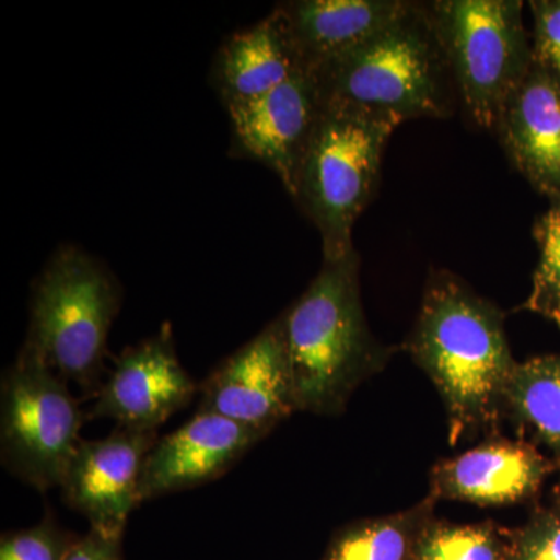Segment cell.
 Here are the masks:
<instances>
[{
    "label": "cell",
    "instance_id": "6da1fadb",
    "mask_svg": "<svg viewBox=\"0 0 560 560\" xmlns=\"http://www.w3.org/2000/svg\"><path fill=\"white\" fill-rule=\"evenodd\" d=\"M506 315L447 270L427 280L418 320L404 349L436 386L447 415L448 444L499 433L504 393L518 361Z\"/></svg>",
    "mask_w": 560,
    "mask_h": 560
},
{
    "label": "cell",
    "instance_id": "7a4b0ae2",
    "mask_svg": "<svg viewBox=\"0 0 560 560\" xmlns=\"http://www.w3.org/2000/svg\"><path fill=\"white\" fill-rule=\"evenodd\" d=\"M298 411L335 418L397 352L374 337L364 316L360 256L323 260L308 289L280 315Z\"/></svg>",
    "mask_w": 560,
    "mask_h": 560
},
{
    "label": "cell",
    "instance_id": "3957f363",
    "mask_svg": "<svg viewBox=\"0 0 560 560\" xmlns=\"http://www.w3.org/2000/svg\"><path fill=\"white\" fill-rule=\"evenodd\" d=\"M326 105L400 125L448 119L459 103L447 58L423 2H410L370 39L312 69Z\"/></svg>",
    "mask_w": 560,
    "mask_h": 560
},
{
    "label": "cell",
    "instance_id": "277c9868",
    "mask_svg": "<svg viewBox=\"0 0 560 560\" xmlns=\"http://www.w3.org/2000/svg\"><path fill=\"white\" fill-rule=\"evenodd\" d=\"M120 301L119 282L101 260L77 246H61L33 283L22 348L62 381L97 388Z\"/></svg>",
    "mask_w": 560,
    "mask_h": 560
},
{
    "label": "cell",
    "instance_id": "5b68a950",
    "mask_svg": "<svg viewBox=\"0 0 560 560\" xmlns=\"http://www.w3.org/2000/svg\"><path fill=\"white\" fill-rule=\"evenodd\" d=\"M397 127L366 110L324 103L291 197L318 230L323 260L355 250L353 226L377 191L383 153Z\"/></svg>",
    "mask_w": 560,
    "mask_h": 560
},
{
    "label": "cell",
    "instance_id": "8992f818",
    "mask_svg": "<svg viewBox=\"0 0 560 560\" xmlns=\"http://www.w3.org/2000/svg\"><path fill=\"white\" fill-rule=\"evenodd\" d=\"M451 68L459 105L478 128L493 131L512 91L534 62L521 0L423 2Z\"/></svg>",
    "mask_w": 560,
    "mask_h": 560
},
{
    "label": "cell",
    "instance_id": "52a82bcc",
    "mask_svg": "<svg viewBox=\"0 0 560 560\" xmlns=\"http://www.w3.org/2000/svg\"><path fill=\"white\" fill-rule=\"evenodd\" d=\"M83 412L68 385L21 348L0 385V459L38 492L60 488L80 445Z\"/></svg>",
    "mask_w": 560,
    "mask_h": 560
},
{
    "label": "cell",
    "instance_id": "ba28073f",
    "mask_svg": "<svg viewBox=\"0 0 560 560\" xmlns=\"http://www.w3.org/2000/svg\"><path fill=\"white\" fill-rule=\"evenodd\" d=\"M200 385L184 370L176 353L172 326L120 353L97 390L90 419H108L117 429L154 433L186 408Z\"/></svg>",
    "mask_w": 560,
    "mask_h": 560
},
{
    "label": "cell",
    "instance_id": "9c48e42d",
    "mask_svg": "<svg viewBox=\"0 0 560 560\" xmlns=\"http://www.w3.org/2000/svg\"><path fill=\"white\" fill-rule=\"evenodd\" d=\"M226 110L232 156L270 168L293 197L324 110L313 70L302 69L268 94Z\"/></svg>",
    "mask_w": 560,
    "mask_h": 560
},
{
    "label": "cell",
    "instance_id": "30bf717a",
    "mask_svg": "<svg viewBox=\"0 0 560 560\" xmlns=\"http://www.w3.org/2000/svg\"><path fill=\"white\" fill-rule=\"evenodd\" d=\"M296 411L280 316L200 385L197 412H213L265 434Z\"/></svg>",
    "mask_w": 560,
    "mask_h": 560
},
{
    "label": "cell",
    "instance_id": "8fae6325",
    "mask_svg": "<svg viewBox=\"0 0 560 560\" xmlns=\"http://www.w3.org/2000/svg\"><path fill=\"white\" fill-rule=\"evenodd\" d=\"M158 431L116 429L102 440H81L62 478V501L90 523V529L124 537L131 512L140 504L143 463Z\"/></svg>",
    "mask_w": 560,
    "mask_h": 560
},
{
    "label": "cell",
    "instance_id": "7c38bea8",
    "mask_svg": "<svg viewBox=\"0 0 560 560\" xmlns=\"http://www.w3.org/2000/svg\"><path fill=\"white\" fill-rule=\"evenodd\" d=\"M555 471V460L533 442L495 433L470 451L438 460L430 471L429 497L480 508L511 506L536 500Z\"/></svg>",
    "mask_w": 560,
    "mask_h": 560
},
{
    "label": "cell",
    "instance_id": "4fadbf2b",
    "mask_svg": "<svg viewBox=\"0 0 560 560\" xmlns=\"http://www.w3.org/2000/svg\"><path fill=\"white\" fill-rule=\"evenodd\" d=\"M268 434L213 412H197L153 445L140 477L139 497L160 499L219 480Z\"/></svg>",
    "mask_w": 560,
    "mask_h": 560
},
{
    "label": "cell",
    "instance_id": "5bb4252c",
    "mask_svg": "<svg viewBox=\"0 0 560 560\" xmlns=\"http://www.w3.org/2000/svg\"><path fill=\"white\" fill-rule=\"evenodd\" d=\"M493 132L512 167L551 202L560 200V86L536 62L504 102Z\"/></svg>",
    "mask_w": 560,
    "mask_h": 560
},
{
    "label": "cell",
    "instance_id": "9a60e30c",
    "mask_svg": "<svg viewBox=\"0 0 560 560\" xmlns=\"http://www.w3.org/2000/svg\"><path fill=\"white\" fill-rule=\"evenodd\" d=\"M305 69L282 11L234 33L220 47L210 83L224 109L256 101Z\"/></svg>",
    "mask_w": 560,
    "mask_h": 560
},
{
    "label": "cell",
    "instance_id": "2e32d148",
    "mask_svg": "<svg viewBox=\"0 0 560 560\" xmlns=\"http://www.w3.org/2000/svg\"><path fill=\"white\" fill-rule=\"evenodd\" d=\"M410 0H290L279 3L305 69H316L385 28Z\"/></svg>",
    "mask_w": 560,
    "mask_h": 560
},
{
    "label": "cell",
    "instance_id": "e0dca14e",
    "mask_svg": "<svg viewBox=\"0 0 560 560\" xmlns=\"http://www.w3.org/2000/svg\"><path fill=\"white\" fill-rule=\"evenodd\" d=\"M551 453L560 471V353L517 363L504 393V419Z\"/></svg>",
    "mask_w": 560,
    "mask_h": 560
},
{
    "label": "cell",
    "instance_id": "ac0fdd59",
    "mask_svg": "<svg viewBox=\"0 0 560 560\" xmlns=\"http://www.w3.org/2000/svg\"><path fill=\"white\" fill-rule=\"evenodd\" d=\"M436 503L427 495L396 514L349 523L331 536L320 560H415L423 529L436 517Z\"/></svg>",
    "mask_w": 560,
    "mask_h": 560
},
{
    "label": "cell",
    "instance_id": "d6986e66",
    "mask_svg": "<svg viewBox=\"0 0 560 560\" xmlns=\"http://www.w3.org/2000/svg\"><path fill=\"white\" fill-rule=\"evenodd\" d=\"M415 560H512L511 528L434 517L420 536Z\"/></svg>",
    "mask_w": 560,
    "mask_h": 560
},
{
    "label": "cell",
    "instance_id": "ffe728a7",
    "mask_svg": "<svg viewBox=\"0 0 560 560\" xmlns=\"http://www.w3.org/2000/svg\"><path fill=\"white\" fill-rule=\"evenodd\" d=\"M540 257L533 276V289L514 312H530L551 320L560 329V200L534 224Z\"/></svg>",
    "mask_w": 560,
    "mask_h": 560
},
{
    "label": "cell",
    "instance_id": "44dd1931",
    "mask_svg": "<svg viewBox=\"0 0 560 560\" xmlns=\"http://www.w3.org/2000/svg\"><path fill=\"white\" fill-rule=\"evenodd\" d=\"M511 534L512 560H560V481Z\"/></svg>",
    "mask_w": 560,
    "mask_h": 560
},
{
    "label": "cell",
    "instance_id": "7402d4cb",
    "mask_svg": "<svg viewBox=\"0 0 560 560\" xmlns=\"http://www.w3.org/2000/svg\"><path fill=\"white\" fill-rule=\"evenodd\" d=\"M79 539L46 515L32 528L3 534L0 560H66Z\"/></svg>",
    "mask_w": 560,
    "mask_h": 560
},
{
    "label": "cell",
    "instance_id": "603a6c76",
    "mask_svg": "<svg viewBox=\"0 0 560 560\" xmlns=\"http://www.w3.org/2000/svg\"><path fill=\"white\" fill-rule=\"evenodd\" d=\"M534 62L560 86V0H533Z\"/></svg>",
    "mask_w": 560,
    "mask_h": 560
},
{
    "label": "cell",
    "instance_id": "cb8c5ba5",
    "mask_svg": "<svg viewBox=\"0 0 560 560\" xmlns=\"http://www.w3.org/2000/svg\"><path fill=\"white\" fill-rule=\"evenodd\" d=\"M124 537L106 536L90 529L81 536L66 560H124Z\"/></svg>",
    "mask_w": 560,
    "mask_h": 560
}]
</instances>
